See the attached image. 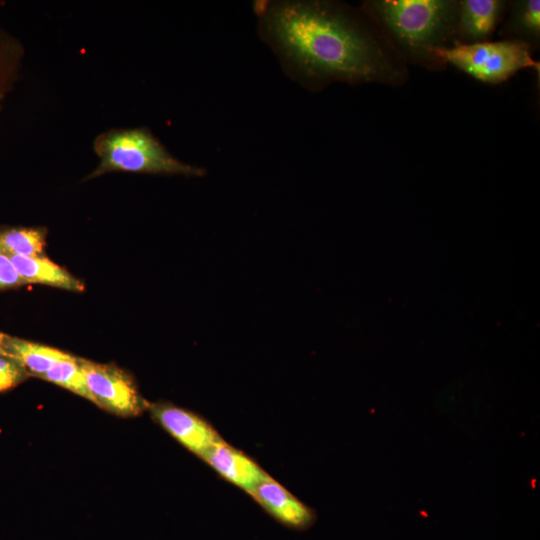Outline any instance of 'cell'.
Returning a JSON list of instances; mask_svg holds the SVG:
<instances>
[{
  "mask_svg": "<svg viewBox=\"0 0 540 540\" xmlns=\"http://www.w3.org/2000/svg\"><path fill=\"white\" fill-rule=\"evenodd\" d=\"M261 29L286 66L310 83L394 82L402 77L388 47L334 4H271L262 13Z\"/></svg>",
  "mask_w": 540,
  "mask_h": 540,
  "instance_id": "cell-1",
  "label": "cell"
},
{
  "mask_svg": "<svg viewBox=\"0 0 540 540\" xmlns=\"http://www.w3.org/2000/svg\"><path fill=\"white\" fill-rule=\"evenodd\" d=\"M47 230L44 227L0 228V253L19 256H43Z\"/></svg>",
  "mask_w": 540,
  "mask_h": 540,
  "instance_id": "cell-13",
  "label": "cell"
},
{
  "mask_svg": "<svg viewBox=\"0 0 540 540\" xmlns=\"http://www.w3.org/2000/svg\"><path fill=\"white\" fill-rule=\"evenodd\" d=\"M148 409L157 423L201 459L224 441L208 421L189 410L166 402L149 404Z\"/></svg>",
  "mask_w": 540,
  "mask_h": 540,
  "instance_id": "cell-6",
  "label": "cell"
},
{
  "mask_svg": "<svg viewBox=\"0 0 540 540\" xmlns=\"http://www.w3.org/2000/svg\"><path fill=\"white\" fill-rule=\"evenodd\" d=\"M5 356L18 361L30 376L40 378L57 363L73 357V355L7 334Z\"/></svg>",
  "mask_w": 540,
  "mask_h": 540,
  "instance_id": "cell-11",
  "label": "cell"
},
{
  "mask_svg": "<svg viewBox=\"0 0 540 540\" xmlns=\"http://www.w3.org/2000/svg\"><path fill=\"white\" fill-rule=\"evenodd\" d=\"M30 377L25 368L15 359L0 355V392L15 388Z\"/></svg>",
  "mask_w": 540,
  "mask_h": 540,
  "instance_id": "cell-16",
  "label": "cell"
},
{
  "mask_svg": "<svg viewBox=\"0 0 540 540\" xmlns=\"http://www.w3.org/2000/svg\"><path fill=\"white\" fill-rule=\"evenodd\" d=\"M24 56L22 42L0 27V125L3 103L20 78Z\"/></svg>",
  "mask_w": 540,
  "mask_h": 540,
  "instance_id": "cell-12",
  "label": "cell"
},
{
  "mask_svg": "<svg viewBox=\"0 0 540 540\" xmlns=\"http://www.w3.org/2000/svg\"><path fill=\"white\" fill-rule=\"evenodd\" d=\"M513 29L525 37L538 39L540 35V1L518 2L513 17Z\"/></svg>",
  "mask_w": 540,
  "mask_h": 540,
  "instance_id": "cell-15",
  "label": "cell"
},
{
  "mask_svg": "<svg viewBox=\"0 0 540 540\" xmlns=\"http://www.w3.org/2000/svg\"><path fill=\"white\" fill-rule=\"evenodd\" d=\"M273 519L283 526L304 531L317 520L314 509L299 500L271 476L250 495Z\"/></svg>",
  "mask_w": 540,
  "mask_h": 540,
  "instance_id": "cell-7",
  "label": "cell"
},
{
  "mask_svg": "<svg viewBox=\"0 0 540 540\" xmlns=\"http://www.w3.org/2000/svg\"><path fill=\"white\" fill-rule=\"evenodd\" d=\"M40 378L59 385L95 403L86 384L84 374L78 362V357L76 356L57 363L40 376Z\"/></svg>",
  "mask_w": 540,
  "mask_h": 540,
  "instance_id": "cell-14",
  "label": "cell"
},
{
  "mask_svg": "<svg viewBox=\"0 0 540 540\" xmlns=\"http://www.w3.org/2000/svg\"><path fill=\"white\" fill-rule=\"evenodd\" d=\"M99 158L96 168L85 180L112 172L154 175L202 176V168L172 155L145 127L112 128L99 133L93 141Z\"/></svg>",
  "mask_w": 540,
  "mask_h": 540,
  "instance_id": "cell-2",
  "label": "cell"
},
{
  "mask_svg": "<svg viewBox=\"0 0 540 540\" xmlns=\"http://www.w3.org/2000/svg\"><path fill=\"white\" fill-rule=\"evenodd\" d=\"M202 459L223 479L249 495L270 476L251 457L225 441L214 446Z\"/></svg>",
  "mask_w": 540,
  "mask_h": 540,
  "instance_id": "cell-8",
  "label": "cell"
},
{
  "mask_svg": "<svg viewBox=\"0 0 540 540\" xmlns=\"http://www.w3.org/2000/svg\"><path fill=\"white\" fill-rule=\"evenodd\" d=\"M7 334L0 331V355H5V341Z\"/></svg>",
  "mask_w": 540,
  "mask_h": 540,
  "instance_id": "cell-18",
  "label": "cell"
},
{
  "mask_svg": "<svg viewBox=\"0 0 540 540\" xmlns=\"http://www.w3.org/2000/svg\"><path fill=\"white\" fill-rule=\"evenodd\" d=\"M27 285L17 272L9 256L0 253V290Z\"/></svg>",
  "mask_w": 540,
  "mask_h": 540,
  "instance_id": "cell-17",
  "label": "cell"
},
{
  "mask_svg": "<svg viewBox=\"0 0 540 540\" xmlns=\"http://www.w3.org/2000/svg\"><path fill=\"white\" fill-rule=\"evenodd\" d=\"M432 55L482 82L493 84L505 81L524 68L539 69L528 44L520 40L456 42L453 46L435 48Z\"/></svg>",
  "mask_w": 540,
  "mask_h": 540,
  "instance_id": "cell-4",
  "label": "cell"
},
{
  "mask_svg": "<svg viewBox=\"0 0 540 540\" xmlns=\"http://www.w3.org/2000/svg\"><path fill=\"white\" fill-rule=\"evenodd\" d=\"M504 4L499 0L458 1L456 35L464 44L488 41Z\"/></svg>",
  "mask_w": 540,
  "mask_h": 540,
  "instance_id": "cell-9",
  "label": "cell"
},
{
  "mask_svg": "<svg viewBox=\"0 0 540 540\" xmlns=\"http://www.w3.org/2000/svg\"><path fill=\"white\" fill-rule=\"evenodd\" d=\"M371 12L393 38L414 55H432L456 34L458 2L447 0H381Z\"/></svg>",
  "mask_w": 540,
  "mask_h": 540,
  "instance_id": "cell-3",
  "label": "cell"
},
{
  "mask_svg": "<svg viewBox=\"0 0 540 540\" xmlns=\"http://www.w3.org/2000/svg\"><path fill=\"white\" fill-rule=\"evenodd\" d=\"M17 272L27 284H43L69 291L82 292L84 283L45 255H8Z\"/></svg>",
  "mask_w": 540,
  "mask_h": 540,
  "instance_id": "cell-10",
  "label": "cell"
},
{
  "mask_svg": "<svg viewBox=\"0 0 540 540\" xmlns=\"http://www.w3.org/2000/svg\"><path fill=\"white\" fill-rule=\"evenodd\" d=\"M86 384L98 407L123 417L138 416L149 403L140 394L133 377L113 364L78 357Z\"/></svg>",
  "mask_w": 540,
  "mask_h": 540,
  "instance_id": "cell-5",
  "label": "cell"
}]
</instances>
